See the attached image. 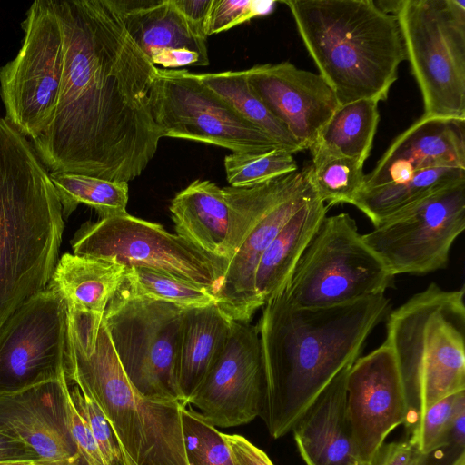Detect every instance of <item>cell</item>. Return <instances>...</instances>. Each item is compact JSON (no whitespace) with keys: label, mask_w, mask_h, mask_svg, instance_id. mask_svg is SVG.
Listing matches in <instances>:
<instances>
[{"label":"cell","mask_w":465,"mask_h":465,"mask_svg":"<svg viewBox=\"0 0 465 465\" xmlns=\"http://www.w3.org/2000/svg\"><path fill=\"white\" fill-rule=\"evenodd\" d=\"M63 33L60 91L31 140L52 173L128 183L163 137L153 115L157 66L128 33L117 0H54Z\"/></svg>","instance_id":"cell-1"},{"label":"cell","mask_w":465,"mask_h":465,"mask_svg":"<svg viewBox=\"0 0 465 465\" xmlns=\"http://www.w3.org/2000/svg\"><path fill=\"white\" fill-rule=\"evenodd\" d=\"M257 325L264 366L260 417L270 435L291 431L333 378L360 356L389 314L384 294L344 304L305 308L283 291L262 307Z\"/></svg>","instance_id":"cell-2"},{"label":"cell","mask_w":465,"mask_h":465,"mask_svg":"<svg viewBox=\"0 0 465 465\" xmlns=\"http://www.w3.org/2000/svg\"><path fill=\"white\" fill-rule=\"evenodd\" d=\"M64 229L48 169L31 142L0 117V327L46 288Z\"/></svg>","instance_id":"cell-3"},{"label":"cell","mask_w":465,"mask_h":465,"mask_svg":"<svg viewBox=\"0 0 465 465\" xmlns=\"http://www.w3.org/2000/svg\"><path fill=\"white\" fill-rule=\"evenodd\" d=\"M64 374L100 407L135 465H190L177 401L143 396L115 351L104 315L67 307Z\"/></svg>","instance_id":"cell-4"},{"label":"cell","mask_w":465,"mask_h":465,"mask_svg":"<svg viewBox=\"0 0 465 465\" xmlns=\"http://www.w3.org/2000/svg\"><path fill=\"white\" fill-rule=\"evenodd\" d=\"M298 33L340 104L388 97L406 60L397 18L373 0H287Z\"/></svg>","instance_id":"cell-5"},{"label":"cell","mask_w":465,"mask_h":465,"mask_svg":"<svg viewBox=\"0 0 465 465\" xmlns=\"http://www.w3.org/2000/svg\"><path fill=\"white\" fill-rule=\"evenodd\" d=\"M465 290L435 282L388 314L387 338L410 414L465 391Z\"/></svg>","instance_id":"cell-6"},{"label":"cell","mask_w":465,"mask_h":465,"mask_svg":"<svg viewBox=\"0 0 465 465\" xmlns=\"http://www.w3.org/2000/svg\"><path fill=\"white\" fill-rule=\"evenodd\" d=\"M231 213L229 251L218 306L232 321L250 322L261 309L254 279L258 262L287 221L317 195L312 166L246 187H223Z\"/></svg>","instance_id":"cell-7"},{"label":"cell","mask_w":465,"mask_h":465,"mask_svg":"<svg viewBox=\"0 0 465 465\" xmlns=\"http://www.w3.org/2000/svg\"><path fill=\"white\" fill-rule=\"evenodd\" d=\"M394 16L423 115L465 119V0H401Z\"/></svg>","instance_id":"cell-8"},{"label":"cell","mask_w":465,"mask_h":465,"mask_svg":"<svg viewBox=\"0 0 465 465\" xmlns=\"http://www.w3.org/2000/svg\"><path fill=\"white\" fill-rule=\"evenodd\" d=\"M391 274L346 213L325 216L283 292L296 306L324 308L384 294Z\"/></svg>","instance_id":"cell-9"},{"label":"cell","mask_w":465,"mask_h":465,"mask_svg":"<svg viewBox=\"0 0 465 465\" xmlns=\"http://www.w3.org/2000/svg\"><path fill=\"white\" fill-rule=\"evenodd\" d=\"M184 311L136 294L124 280L104 313L125 374L134 388L150 400L183 405L175 365Z\"/></svg>","instance_id":"cell-10"},{"label":"cell","mask_w":465,"mask_h":465,"mask_svg":"<svg viewBox=\"0 0 465 465\" xmlns=\"http://www.w3.org/2000/svg\"><path fill=\"white\" fill-rule=\"evenodd\" d=\"M73 253L146 268L211 290L219 301L227 262L203 252L157 223L129 213L86 222L71 241Z\"/></svg>","instance_id":"cell-11"},{"label":"cell","mask_w":465,"mask_h":465,"mask_svg":"<svg viewBox=\"0 0 465 465\" xmlns=\"http://www.w3.org/2000/svg\"><path fill=\"white\" fill-rule=\"evenodd\" d=\"M22 46L0 67L5 118L30 141L50 124L60 91L64 49L54 0H35L22 23Z\"/></svg>","instance_id":"cell-12"},{"label":"cell","mask_w":465,"mask_h":465,"mask_svg":"<svg viewBox=\"0 0 465 465\" xmlns=\"http://www.w3.org/2000/svg\"><path fill=\"white\" fill-rule=\"evenodd\" d=\"M464 229L465 181H460L392 214L362 238L394 277L420 275L446 267Z\"/></svg>","instance_id":"cell-13"},{"label":"cell","mask_w":465,"mask_h":465,"mask_svg":"<svg viewBox=\"0 0 465 465\" xmlns=\"http://www.w3.org/2000/svg\"><path fill=\"white\" fill-rule=\"evenodd\" d=\"M152 108L163 137L210 143L232 153L283 149L185 69L157 68Z\"/></svg>","instance_id":"cell-14"},{"label":"cell","mask_w":465,"mask_h":465,"mask_svg":"<svg viewBox=\"0 0 465 465\" xmlns=\"http://www.w3.org/2000/svg\"><path fill=\"white\" fill-rule=\"evenodd\" d=\"M67 307L45 288L0 327V394L25 391L64 374Z\"/></svg>","instance_id":"cell-15"},{"label":"cell","mask_w":465,"mask_h":465,"mask_svg":"<svg viewBox=\"0 0 465 465\" xmlns=\"http://www.w3.org/2000/svg\"><path fill=\"white\" fill-rule=\"evenodd\" d=\"M263 391L264 366L257 325L232 321L222 355L186 406H192L214 427H235L260 415Z\"/></svg>","instance_id":"cell-16"},{"label":"cell","mask_w":465,"mask_h":465,"mask_svg":"<svg viewBox=\"0 0 465 465\" xmlns=\"http://www.w3.org/2000/svg\"><path fill=\"white\" fill-rule=\"evenodd\" d=\"M346 391L355 454L361 464L370 465L389 433L410 418L401 373L385 342L353 362Z\"/></svg>","instance_id":"cell-17"},{"label":"cell","mask_w":465,"mask_h":465,"mask_svg":"<svg viewBox=\"0 0 465 465\" xmlns=\"http://www.w3.org/2000/svg\"><path fill=\"white\" fill-rule=\"evenodd\" d=\"M249 84L303 150L310 149L340 106L320 74L290 62L256 64L245 70Z\"/></svg>","instance_id":"cell-18"},{"label":"cell","mask_w":465,"mask_h":465,"mask_svg":"<svg viewBox=\"0 0 465 465\" xmlns=\"http://www.w3.org/2000/svg\"><path fill=\"white\" fill-rule=\"evenodd\" d=\"M439 167L465 168V119L422 115L391 143L361 190L401 183Z\"/></svg>","instance_id":"cell-19"},{"label":"cell","mask_w":465,"mask_h":465,"mask_svg":"<svg viewBox=\"0 0 465 465\" xmlns=\"http://www.w3.org/2000/svg\"><path fill=\"white\" fill-rule=\"evenodd\" d=\"M64 377L0 394V430L32 448L40 460H80L65 423Z\"/></svg>","instance_id":"cell-20"},{"label":"cell","mask_w":465,"mask_h":465,"mask_svg":"<svg viewBox=\"0 0 465 465\" xmlns=\"http://www.w3.org/2000/svg\"><path fill=\"white\" fill-rule=\"evenodd\" d=\"M125 27L153 65L206 66L205 37L195 33L173 0H117Z\"/></svg>","instance_id":"cell-21"},{"label":"cell","mask_w":465,"mask_h":465,"mask_svg":"<svg viewBox=\"0 0 465 465\" xmlns=\"http://www.w3.org/2000/svg\"><path fill=\"white\" fill-rule=\"evenodd\" d=\"M352 364L333 378L292 430L306 465H363L355 454L347 415L346 382Z\"/></svg>","instance_id":"cell-22"},{"label":"cell","mask_w":465,"mask_h":465,"mask_svg":"<svg viewBox=\"0 0 465 465\" xmlns=\"http://www.w3.org/2000/svg\"><path fill=\"white\" fill-rule=\"evenodd\" d=\"M169 210L176 235L228 262L231 213L223 188L194 180L174 195Z\"/></svg>","instance_id":"cell-23"},{"label":"cell","mask_w":465,"mask_h":465,"mask_svg":"<svg viewBox=\"0 0 465 465\" xmlns=\"http://www.w3.org/2000/svg\"><path fill=\"white\" fill-rule=\"evenodd\" d=\"M232 323V320L216 303L185 309L175 365L177 386L184 406L222 355Z\"/></svg>","instance_id":"cell-24"},{"label":"cell","mask_w":465,"mask_h":465,"mask_svg":"<svg viewBox=\"0 0 465 465\" xmlns=\"http://www.w3.org/2000/svg\"><path fill=\"white\" fill-rule=\"evenodd\" d=\"M328 209L318 195L314 196L287 221L263 252L254 279L256 298L261 308L284 290Z\"/></svg>","instance_id":"cell-25"},{"label":"cell","mask_w":465,"mask_h":465,"mask_svg":"<svg viewBox=\"0 0 465 465\" xmlns=\"http://www.w3.org/2000/svg\"><path fill=\"white\" fill-rule=\"evenodd\" d=\"M125 271L121 263L66 252L58 259L46 288L59 295L67 307L104 315L124 280Z\"/></svg>","instance_id":"cell-26"},{"label":"cell","mask_w":465,"mask_h":465,"mask_svg":"<svg viewBox=\"0 0 465 465\" xmlns=\"http://www.w3.org/2000/svg\"><path fill=\"white\" fill-rule=\"evenodd\" d=\"M460 181H465V168H430L414 173L401 183L361 190L351 204L377 226L427 195Z\"/></svg>","instance_id":"cell-27"},{"label":"cell","mask_w":465,"mask_h":465,"mask_svg":"<svg viewBox=\"0 0 465 465\" xmlns=\"http://www.w3.org/2000/svg\"><path fill=\"white\" fill-rule=\"evenodd\" d=\"M197 76L243 119L274 140L284 150L292 154L303 150L251 88L245 70L197 74Z\"/></svg>","instance_id":"cell-28"},{"label":"cell","mask_w":465,"mask_h":465,"mask_svg":"<svg viewBox=\"0 0 465 465\" xmlns=\"http://www.w3.org/2000/svg\"><path fill=\"white\" fill-rule=\"evenodd\" d=\"M378 103L361 99L340 104L322 129L316 143L364 164L380 119Z\"/></svg>","instance_id":"cell-29"},{"label":"cell","mask_w":465,"mask_h":465,"mask_svg":"<svg viewBox=\"0 0 465 465\" xmlns=\"http://www.w3.org/2000/svg\"><path fill=\"white\" fill-rule=\"evenodd\" d=\"M49 176L59 198L64 219H67L79 204L94 209L100 219L128 213V183L71 173L49 172Z\"/></svg>","instance_id":"cell-30"},{"label":"cell","mask_w":465,"mask_h":465,"mask_svg":"<svg viewBox=\"0 0 465 465\" xmlns=\"http://www.w3.org/2000/svg\"><path fill=\"white\" fill-rule=\"evenodd\" d=\"M310 150L312 179L320 200L328 207L351 204L364 184L363 163L334 153L319 143Z\"/></svg>","instance_id":"cell-31"},{"label":"cell","mask_w":465,"mask_h":465,"mask_svg":"<svg viewBox=\"0 0 465 465\" xmlns=\"http://www.w3.org/2000/svg\"><path fill=\"white\" fill-rule=\"evenodd\" d=\"M124 282L136 294L187 309L216 303L209 289L172 274L140 267L126 268Z\"/></svg>","instance_id":"cell-32"},{"label":"cell","mask_w":465,"mask_h":465,"mask_svg":"<svg viewBox=\"0 0 465 465\" xmlns=\"http://www.w3.org/2000/svg\"><path fill=\"white\" fill-rule=\"evenodd\" d=\"M229 186L261 183L298 169L292 153L284 149L262 153H232L223 161Z\"/></svg>","instance_id":"cell-33"},{"label":"cell","mask_w":465,"mask_h":465,"mask_svg":"<svg viewBox=\"0 0 465 465\" xmlns=\"http://www.w3.org/2000/svg\"><path fill=\"white\" fill-rule=\"evenodd\" d=\"M182 423L190 465H238L223 433L194 410L183 407Z\"/></svg>","instance_id":"cell-34"},{"label":"cell","mask_w":465,"mask_h":465,"mask_svg":"<svg viewBox=\"0 0 465 465\" xmlns=\"http://www.w3.org/2000/svg\"><path fill=\"white\" fill-rule=\"evenodd\" d=\"M458 393L439 401L414 421L410 439L423 454L449 445Z\"/></svg>","instance_id":"cell-35"},{"label":"cell","mask_w":465,"mask_h":465,"mask_svg":"<svg viewBox=\"0 0 465 465\" xmlns=\"http://www.w3.org/2000/svg\"><path fill=\"white\" fill-rule=\"evenodd\" d=\"M79 413L84 419L105 465H121L122 450L114 430L98 404L76 385L70 389Z\"/></svg>","instance_id":"cell-36"},{"label":"cell","mask_w":465,"mask_h":465,"mask_svg":"<svg viewBox=\"0 0 465 465\" xmlns=\"http://www.w3.org/2000/svg\"><path fill=\"white\" fill-rule=\"evenodd\" d=\"M275 1L213 0L205 25V35L228 31L252 18L271 14Z\"/></svg>","instance_id":"cell-37"},{"label":"cell","mask_w":465,"mask_h":465,"mask_svg":"<svg viewBox=\"0 0 465 465\" xmlns=\"http://www.w3.org/2000/svg\"><path fill=\"white\" fill-rule=\"evenodd\" d=\"M64 407L67 430L80 459L86 465H105L90 429L74 405L68 383L64 388Z\"/></svg>","instance_id":"cell-38"},{"label":"cell","mask_w":465,"mask_h":465,"mask_svg":"<svg viewBox=\"0 0 465 465\" xmlns=\"http://www.w3.org/2000/svg\"><path fill=\"white\" fill-rule=\"evenodd\" d=\"M428 457L409 439L383 444L370 465H427Z\"/></svg>","instance_id":"cell-39"},{"label":"cell","mask_w":465,"mask_h":465,"mask_svg":"<svg viewBox=\"0 0 465 465\" xmlns=\"http://www.w3.org/2000/svg\"><path fill=\"white\" fill-rule=\"evenodd\" d=\"M238 465H274L268 455L239 434L223 433Z\"/></svg>","instance_id":"cell-40"},{"label":"cell","mask_w":465,"mask_h":465,"mask_svg":"<svg viewBox=\"0 0 465 465\" xmlns=\"http://www.w3.org/2000/svg\"><path fill=\"white\" fill-rule=\"evenodd\" d=\"M174 5L198 35H205V25L213 0H173Z\"/></svg>","instance_id":"cell-41"},{"label":"cell","mask_w":465,"mask_h":465,"mask_svg":"<svg viewBox=\"0 0 465 465\" xmlns=\"http://www.w3.org/2000/svg\"><path fill=\"white\" fill-rule=\"evenodd\" d=\"M40 460L37 453L25 442L0 430V463Z\"/></svg>","instance_id":"cell-42"},{"label":"cell","mask_w":465,"mask_h":465,"mask_svg":"<svg viewBox=\"0 0 465 465\" xmlns=\"http://www.w3.org/2000/svg\"><path fill=\"white\" fill-rule=\"evenodd\" d=\"M450 442L454 443L460 451L465 445V391L458 393L451 420Z\"/></svg>","instance_id":"cell-43"},{"label":"cell","mask_w":465,"mask_h":465,"mask_svg":"<svg viewBox=\"0 0 465 465\" xmlns=\"http://www.w3.org/2000/svg\"><path fill=\"white\" fill-rule=\"evenodd\" d=\"M79 460H38L32 461L3 462L0 465H78Z\"/></svg>","instance_id":"cell-44"},{"label":"cell","mask_w":465,"mask_h":465,"mask_svg":"<svg viewBox=\"0 0 465 465\" xmlns=\"http://www.w3.org/2000/svg\"><path fill=\"white\" fill-rule=\"evenodd\" d=\"M451 465H465V451L460 452Z\"/></svg>","instance_id":"cell-45"}]
</instances>
